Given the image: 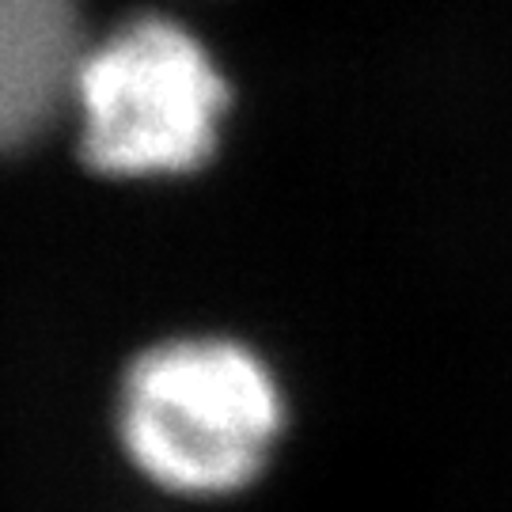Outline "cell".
Returning <instances> with one entry per match:
<instances>
[{
	"label": "cell",
	"instance_id": "cell-1",
	"mask_svg": "<svg viewBox=\"0 0 512 512\" xmlns=\"http://www.w3.org/2000/svg\"><path fill=\"white\" fill-rule=\"evenodd\" d=\"M285 425L270 368L224 338H179L126 372L118 433L129 459L175 494L255 482Z\"/></svg>",
	"mask_w": 512,
	"mask_h": 512
},
{
	"label": "cell",
	"instance_id": "cell-2",
	"mask_svg": "<svg viewBox=\"0 0 512 512\" xmlns=\"http://www.w3.org/2000/svg\"><path fill=\"white\" fill-rule=\"evenodd\" d=\"M73 110L99 175H186L217 148L228 88L186 27L145 16L84 50Z\"/></svg>",
	"mask_w": 512,
	"mask_h": 512
},
{
	"label": "cell",
	"instance_id": "cell-3",
	"mask_svg": "<svg viewBox=\"0 0 512 512\" xmlns=\"http://www.w3.org/2000/svg\"><path fill=\"white\" fill-rule=\"evenodd\" d=\"M84 50L76 0H0V152L50 133L73 103Z\"/></svg>",
	"mask_w": 512,
	"mask_h": 512
}]
</instances>
